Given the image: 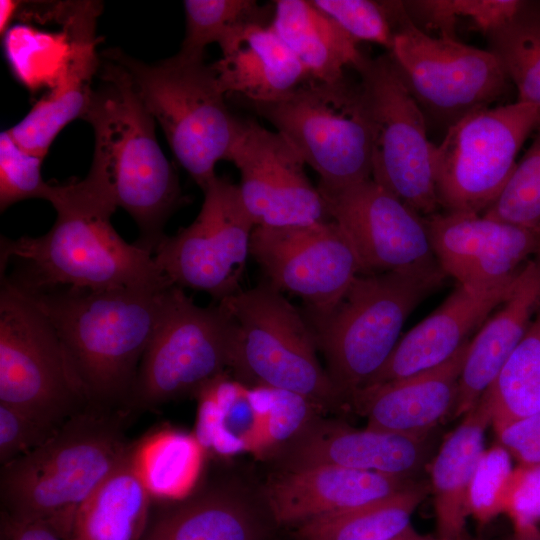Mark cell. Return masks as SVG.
Instances as JSON below:
<instances>
[{
	"instance_id": "28",
	"label": "cell",
	"mask_w": 540,
	"mask_h": 540,
	"mask_svg": "<svg viewBox=\"0 0 540 540\" xmlns=\"http://www.w3.org/2000/svg\"><path fill=\"white\" fill-rule=\"evenodd\" d=\"M492 423L483 398L463 416L432 461L430 490L434 496L437 528L443 540L460 538L468 511V490L483 453L485 432Z\"/></svg>"
},
{
	"instance_id": "44",
	"label": "cell",
	"mask_w": 540,
	"mask_h": 540,
	"mask_svg": "<svg viewBox=\"0 0 540 540\" xmlns=\"http://www.w3.org/2000/svg\"><path fill=\"white\" fill-rule=\"evenodd\" d=\"M2 537L7 540H64L41 523H17L2 518Z\"/></svg>"
},
{
	"instance_id": "22",
	"label": "cell",
	"mask_w": 540,
	"mask_h": 540,
	"mask_svg": "<svg viewBox=\"0 0 540 540\" xmlns=\"http://www.w3.org/2000/svg\"><path fill=\"white\" fill-rule=\"evenodd\" d=\"M98 12V5L81 2L64 13L61 20L69 47L52 90L8 129L14 141L32 154L44 158L59 132L74 119L83 118L87 110L92 78L100 68L94 34Z\"/></svg>"
},
{
	"instance_id": "39",
	"label": "cell",
	"mask_w": 540,
	"mask_h": 540,
	"mask_svg": "<svg viewBox=\"0 0 540 540\" xmlns=\"http://www.w3.org/2000/svg\"><path fill=\"white\" fill-rule=\"evenodd\" d=\"M511 455L499 444L485 449L468 490V511L480 524L503 513L511 474Z\"/></svg>"
},
{
	"instance_id": "26",
	"label": "cell",
	"mask_w": 540,
	"mask_h": 540,
	"mask_svg": "<svg viewBox=\"0 0 540 540\" xmlns=\"http://www.w3.org/2000/svg\"><path fill=\"white\" fill-rule=\"evenodd\" d=\"M222 56L210 64L223 93H235L250 104L278 100L309 75L270 23L248 22L219 44Z\"/></svg>"
},
{
	"instance_id": "3",
	"label": "cell",
	"mask_w": 540,
	"mask_h": 540,
	"mask_svg": "<svg viewBox=\"0 0 540 540\" xmlns=\"http://www.w3.org/2000/svg\"><path fill=\"white\" fill-rule=\"evenodd\" d=\"M101 84L93 89L82 119L94 132L86 177L103 189L136 222L137 246L153 254L166 236L170 216L184 203L177 173L155 135V119L128 71L106 58Z\"/></svg>"
},
{
	"instance_id": "45",
	"label": "cell",
	"mask_w": 540,
	"mask_h": 540,
	"mask_svg": "<svg viewBox=\"0 0 540 540\" xmlns=\"http://www.w3.org/2000/svg\"><path fill=\"white\" fill-rule=\"evenodd\" d=\"M20 3L17 1L11 0H1L0 1V32L1 35L7 29L10 21L14 17L15 13L18 12Z\"/></svg>"
},
{
	"instance_id": "46",
	"label": "cell",
	"mask_w": 540,
	"mask_h": 540,
	"mask_svg": "<svg viewBox=\"0 0 540 540\" xmlns=\"http://www.w3.org/2000/svg\"><path fill=\"white\" fill-rule=\"evenodd\" d=\"M393 540H443L418 533L412 526Z\"/></svg>"
},
{
	"instance_id": "24",
	"label": "cell",
	"mask_w": 540,
	"mask_h": 540,
	"mask_svg": "<svg viewBox=\"0 0 540 540\" xmlns=\"http://www.w3.org/2000/svg\"><path fill=\"white\" fill-rule=\"evenodd\" d=\"M469 343L470 340L439 366L357 390L350 397L349 405L366 417L368 428L414 436L429 435L454 411Z\"/></svg>"
},
{
	"instance_id": "2",
	"label": "cell",
	"mask_w": 540,
	"mask_h": 540,
	"mask_svg": "<svg viewBox=\"0 0 540 540\" xmlns=\"http://www.w3.org/2000/svg\"><path fill=\"white\" fill-rule=\"evenodd\" d=\"M172 286L18 289L51 322L89 404L128 411L139 365Z\"/></svg>"
},
{
	"instance_id": "4",
	"label": "cell",
	"mask_w": 540,
	"mask_h": 540,
	"mask_svg": "<svg viewBox=\"0 0 540 540\" xmlns=\"http://www.w3.org/2000/svg\"><path fill=\"white\" fill-rule=\"evenodd\" d=\"M133 417L89 404L45 443L1 465L2 518L44 524L67 540L81 505L134 447Z\"/></svg>"
},
{
	"instance_id": "7",
	"label": "cell",
	"mask_w": 540,
	"mask_h": 540,
	"mask_svg": "<svg viewBox=\"0 0 540 540\" xmlns=\"http://www.w3.org/2000/svg\"><path fill=\"white\" fill-rule=\"evenodd\" d=\"M104 55L128 71L176 160L203 191L217 176L216 164L228 159L240 123L227 107L211 65L178 53L156 64L118 49Z\"/></svg>"
},
{
	"instance_id": "18",
	"label": "cell",
	"mask_w": 540,
	"mask_h": 540,
	"mask_svg": "<svg viewBox=\"0 0 540 540\" xmlns=\"http://www.w3.org/2000/svg\"><path fill=\"white\" fill-rule=\"evenodd\" d=\"M424 219L440 268L475 291L513 281L540 251L537 229L466 212H437Z\"/></svg>"
},
{
	"instance_id": "32",
	"label": "cell",
	"mask_w": 540,
	"mask_h": 540,
	"mask_svg": "<svg viewBox=\"0 0 540 540\" xmlns=\"http://www.w3.org/2000/svg\"><path fill=\"white\" fill-rule=\"evenodd\" d=\"M205 452L194 433L161 429L137 440L135 463L153 500L175 501L197 488Z\"/></svg>"
},
{
	"instance_id": "27",
	"label": "cell",
	"mask_w": 540,
	"mask_h": 540,
	"mask_svg": "<svg viewBox=\"0 0 540 540\" xmlns=\"http://www.w3.org/2000/svg\"><path fill=\"white\" fill-rule=\"evenodd\" d=\"M198 400L195 436L206 451L221 457L269 450L266 387L249 386L227 372L204 385Z\"/></svg>"
},
{
	"instance_id": "12",
	"label": "cell",
	"mask_w": 540,
	"mask_h": 540,
	"mask_svg": "<svg viewBox=\"0 0 540 540\" xmlns=\"http://www.w3.org/2000/svg\"><path fill=\"white\" fill-rule=\"evenodd\" d=\"M354 70L372 131L371 178L421 216L437 213L435 145L427 137L423 110L390 53L364 55Z\"/></svg>"
},
{
	"instance_id": "21",
	"label": "cell",
	"mask_w": 540,
	"mask_h": 540,
	"mask_svg": "<svg viewBox=\"0 0 540 540\" xmlns=\"http://www.w3.org/2000/svg\"><path fill=\"white\" fill-rule=\"evenodd\" d=\"M415 483L409 478L322 465L275 469L260 489L276 524L296 527L322 515L387 498Z\"/></svg>"
},
{
	"instance_id": "33",
	"label": "cell",
	"mask_w": 540,
	"mask_h": 540,
	"mask_svg": "<svg viewBox=\"0 0 540 540\" xmlns=\"http://www.w3.org/2000/svg\"><path fill=\"white\" fill-rule=\"evenodd\" d=\"M480 398L490 409L495 431L540 412V310Z\"/></svg>"
},
{
	"instance_id": "23",
	"label": "cell",
	"mask_w": 540,
	"mask_h": 540,
	"mask_svg": "<svg viewBox=\"0 0 540 540\" xmlns=\"http://www.w3.org/2000/svg\"><path fill=\"white\" fill-rule=\"evenodd\" d=\"M516 279L488 291L458 284L435 311L400 338L388 360L364 387L402 379L446 362L505 301Z\"/></svg>"
},
{
	"instance_id": "41",
	"label": "cell",
	"mask_w": 540,
	"mask_h": 540,
	"mask_svg": "<svg viewBox=\"0 0 540 540\" xmlns=\"http://www.w3.org/2000/svg\"><path fill=\"white\" fill-rule=\"evenodd\" d=\"M56 432L24 412L0 403V464L31 452Z\"/></svg>"
},
{
	"instance_id": "47",
	"label": "cell",
	"mask_w": 540,
	"mask_h": 540,
	"mask_svg": "<svg viewBox=\"0 0 540 540\" xmlns=\"http://www.w3.org/2000/svg\"><path fill=\"white\" fill-rule=\"evenodd\" d=\"M513 540H540L539 527H532L525 530L515 531Z\"/></svg>"
},
{
	"instance_id": "40",
	"label": "cell",
	"mask_w": 540,
	"mask_h": 540,
	"mask_svg": "<svg viewBox=\"0 0 540 540\" xmlns=\"http://www.w3.org/2000/svg\"><path fill=\"white\" fill-rule=\"evenodd\" d=\"M354 40L368 41L391 50L394 29L389 1L311 0Z\"/></svg>"
},
{
	"instance_id": "25",
	"label": "cell",
	"mask_w": 540,
	"mask_h": 540,
	"mask_svg": "<svg viewBox=\"0 0 540 540\" xmlns=\"http://www.w3.org/2000/svg\"><path fill=\"white\" fill-rule=\"evenodd\" d=\"M539 310L540 251L525 264L509 296L470 340L453 418L464 416L478 402L526 335Z\"/></svg>"
},
{
	"instance_id": "6",
	"label": "cell",
	"mask_w": 540,
	"mask_h": 540,
	"mask_svg": "<svg viewBox=\"0 0 540 540\" xmlns=\"http://www.w3.org/2000/svg\"><path fill=\"white\" fill-rule=\"evenodd\" d=\"M219 303L234 322L229 366L234 378L298 394L322 413L348 405L318 360L308 320L283 293L264 283Z\"/></svg>"
},
{
	"instance_id": "16",
	"label": "cell",
	"mask_w": 540,
	"mask_h": 540,
	"mask_svg": "<svg viewBox=\"0 0 540 540\" xmlns=\"http://www.w3.org/2000/svg\"><path fill=\"white\" fill-rule=\"evenodd\" d=\"M227 161L240 172L242 201L255 227H286L329 220L324 197L305 162L277 131L240 118Z\"/></svg>"
},
{
	"instance_id": "11",
	"label": "cell",
	"mask_w": 540,
	"mask_h": 540,
	"mask_svg": "<svg viewBox=\"0 0 540 540\" xmlns=\"http://www.w3.org/2000/svg\"><path fill=\"white\" fill-rule=\"evenodd\" d=\"M394 36L389 51L421 109L447 129L464 116L489 108L511 84L497 57L416 25L403 1H389Z\"/></svg>"
},
{
	"instance_id": "1",
	"label": "cell",
	"mask_w": 540,
	"mask_h": 540,
	"mask_svg": "<svg viewBox=\"0 0 540 540\" xmlns=\"http://www.w3.org/2000/svg\"><path fill=\"white\" fill-rule=\"evenodd\" d=\"M57 212L42 236L1 237V272L14 261L10 276L23 291L58 287L110 290L173 285L158 268L153 254L127 243L113 228L118 208L102 189L83 180L53 184L48 200Z\"/></svg>"
},
{
	"instance_id": "10",
	"label": "cell",
	"mask_w": 540,
	"mask_h": 540,
	"mask_svg": "<svg viewBox=\"0 0 540 540\" xmlns=\"http://www.w3.org/2000/svg\"><path fill=\"white\" fill-rule=\"evenodd\" d=\"M234 322L221 304L201 307L169 289L157 330L139 365L127 410L133 415L187 396L229 369Z\"/></svg>"
},
{
	"instance_id": "8",
	"label": "cell",
	"mask_w": 540,
	"mask_h": 540,
	"mask_svg": "<svg viewBox=\"0 0 540 540\" xmlns=\"http://www.w3.org/2000/svg\"><path fill=\"white\" fill-rule=\"evenodd\" d=\"M251 106L318 174L321 193L371 179L372 131L359 80L308 78L278 100Z\"/></svg>"
},
{
	"instance_id": "34",
	"label": "cell",
	"mask_w": 540,
	"mask_h": 540,
	"mask_svg": "<svg viewBox=\"0 0 540 540\" xmlns=\"http://www.w3.org/2000/svg\"><path fill=\"white\" fill-rule=\"evenodd\" d=\"M487 40L517 90V101L540 107V1H525Z\"/></svg>"
},
{
	"instance_id": "9",
	"label": "cell",
	"mask_w": 540,
	"mask_h": 540,
	"mask_svg": "<svg viewBox=\"0 0 540 540\" xmlns=\"http://www.w3.org/2000/svg\"><path fill=\"white\" fill-rule=\"evenodd\" d=\"M0 403L58 431L89 402L46 315L1 277Z\"/></svg>"
},
{
	"instance_id": "14",
	"label": "cell",
	"mask_w": 540,
	"mask_h": 540,
	"mask_svg": "<svg viewBox=\"0 0 540 540\" xmlns=\"http://www.w3.org/2000/svg\"><path fill=\"white\" fill-rule=\"evenodd\" d=\"M203 193L195 220L166 235L153 257L174 286L204 291L220 302L241 290L255 225L238 185L216 176Z\"/></svg>"
},
{
	"instance_id": "5",
	"label": "cell",
	"mask_w": 540,
	"mask_h": 540,
	"mask_svg": "<svg viewBox=\"0 0 540 540\" xmlns=\"http://www.w3.org/2000/svg\"><path fill=\"white\" fill-rule=\"evenodd\" d=\"M444 277L440 267L359 274L332 309L305 316L326 371L348 405L385 364L410 314Z\"/></svg>"
},
{
	"instance_id": "29",
	"label": "cell",
	"mask_w": 540,
	"mask_h": 540,
	"mask_svg": "<svg viewBox=\"0 0 540 540\" xmlns=\"http://www.w3.org/2000/svg\"><path fill=\"white\" fill-rule=\"evenodd\" d=\"M270 25L306 69L309 78L334 82L355 69L364 54L358 42L308 0L274 2Z\"/></svg>"
},
{
	"instance_id": "38",
	"label": "cell",
	"mask_w": 540,
	"mask_h": 540,
	"mask_svg": "<svg viewBox=\"0 0 540 540\" xmlns=\"http://www.w3.org/2000/svg\"><path fill=\"white\" fill-rule=\"evenodd\" d=\"M44 158L19 146L8 130L0 133V210L26 199L49 200L53 184L41 176Z\"/></svg>"
},
{
	"instance_id": "42",
	"label": "cell",
	"mask_w": 540,
	"mask_h": 540,
	"mask_svg": "<svg viewBox=\"0 0 540 540\" xmlns=\"http://www.w3.org/2000/svg\"><path fill=\"white\" fill-rule=\"evenodd\" d=\"M503 513L508 515L515 531L538 527L540 524V465H518L513 469Z\"/></svg>"
},
{
	"instance_id": "20",
	"label": "cell",
	"mask_w": 540,
	"mask_h": 540,
	"mask_svg": "<svg viewBox=\"0 0 540 540\" xmlns=\"http://www.w3.org/2000/svg\"><path fill=\"white\" fill-rule=\"evenodd\" d=\"M276 527L260 487L223 475L181 500H153L141 540H271Z\"/></svg>"
},
{
	"instance_id": "37",
	"label": "cell",
	"mask_w": 540,
	"mask_h": 540,
	"mask_svg": "<svg viewBox=\"0 0 540 540\" xmlns=\"http://www.w3.org/2000/svg\"><path fill=\"white\" fill-rule=\"evenodd\" d=\"M534 133L501 194L482 215L540 230V119Z\"/></svg>"
},
{
	"instance_id": "35",
	"label": "cell",
	"mask_w": 540,
	"mask_h": 540,
	"mask_svg": "<svg viewBox=\"0 0 540 540\" xmlns=\"http://www.w3.org/2000/svg\"><path fill=\"white\" fill-rule=\"evenodd\" d=\"M186 31L178 52L191 60H204L209 44L218 45L236 27L263 22L265 12L253 0H185Z\"/></svg>"
},
{
	"instance_id": "43",
	"label": "cell",
	"mask_w": 540,
	"mask_h": 540,
	"mask_svg": "<svg viewBox=\"0 0 540 540\" xmlns=\"http://www.w3.org/2000/svg\"><path fill=\"white\" fill-rule=\"evenodd\" d=\"M495 433L498 444L518 465H540V412L513 421Z\"/></svg>"
},
{
	"instance_id": "15",
	"label": "cell",
	"mask_w": 540,
	"mask_h": 540,
	"mask_svg": "<svg viewBox=\"0 0 540 540\" xmlns=\"http://www.w3.org/2000/svg\"><path fill=\"white\" fill-rule=\"evenodd\" d=\"M250 255L274 289L300 297L308 314L332 309L361 274L356 252L333 220L254 228Z\"/></svg>"
},
{
	"instance_id": "13",
	"label": "cell",
	"mask_w": 540,
	"mask_h": 540,
	"mask_svg": "<svg viewBox=\"0 0 540 540\" xmlns=\"http://www.w3.org/2000/svg\"><path fill=\"white\" fill-rule=\"evenodd\" d=\"M540 107L514 102L472 112L451 125L433 152L439 207L483 214L499 197Z\"/></svg>"
},
{
	"instance_id": "19",
	"label": "cell",
	"mask_w": 540,
	"mask_h": 540,
	"mask_svg": "<svg viewBox=\"0 0 540 540\" xmlns=\"http://www.w3.org/2000/svg\"><path fill=\"white\" fill-rule=\"evenodd\" d=\"M429 436L357 429L317 415L265 460L276 470L332 465L414 479L429 460Z\"/></svg>"
},
{
	"instance_id": "17",
	"label": "cell",
	"mask_w": 540,
	"mask_h": 540,
	"mask_svg": "<svg viewBox=\"0 0 540 540\" xmlns=\"http://www.w3.org/2000/svg\"><path fill=\"white\" fill-rule=\"evenodd\" d=\"M321 194L330 219L350 240L361 274L440 267L424 217L372 178Z\"/></svg>"
},
{
	"instance_id": "36",
	"label": "cell",
	"mask_w": 540,
	"mask_h": 540,
	"mask_svg": "<svg viewBox=\"0 0 540 540\" xmlns=\"http://www.w3.org/2000/svg\"><path fill=\"white\" fill-rule=\"evenodd\" d=\"M525 0H416L403 1L414 21L436 30L440 37L456 39L458 19H468L472 27L487 36L506 24Z\"/></svg>"
},
{
	"instance_id": "31",
	"label": "cell",
	"mask_w": 540,
	"mask_h": 540,
	"mask_svg": "<svg viewBox=\"0 0 540 540\" xmlns=\"http://www.w3.org/2000/svg\"><path fill=\"white\" fill-rule=\"evenodd\" d=\"M430 491L423 482L387 498L322 515L294 527L297 540H393L409 527L411 517Z\"/></svg>"
},
{
	"instance_id": "30",
	"label": "cell",
	"mask_w": 540,
	"mask_h": 540,
	"mask_svg": "<svg viewBox=\"0 0 540 540\" xmlns=\"http://www.w3.org/2000/svg\"><path fill=\"white\" fill-rule=\"evenodd\" d=\"M136 444L81 505L67 540H141L153 498L137 470Z\"/></svg>"
}]
</instances>
